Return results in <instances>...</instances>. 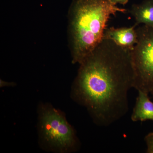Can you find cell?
<instances>
[{
  "instance_id": "7",
  "label": "cell",
  "mask_w": 153,
  "mask_h": 153,
  "mask_svg": "<svg viewBox=\"0 0 153 153\" xmlns=\"http://www.w3.org/2000/svg\"><path fill=\"white\" fill-rule=\"evenodd\" d=\"M135 21L134 25L153 27V0H145L140 4H134L129 10Z\"/></svg>"
},
{
  "instance_id": "6",
  "label": "cell",
  "mask_w": 153,
  "mask_h": 153,
  "mask_svg": "<svg viewBox=\"0 0 153 153\" xmlns=\"http://www.w3.org/2000/svg\"><path fill=\"white\" fill-rule=\"evenodd\" d=\"M147 93L138 91L135 104L131 116L132 121H153V102Z\"/></svg>"
},
{
  "instance_id": "5",
  "label": "cell",
  "mask_w": 153,
  "mask_h": 153,
  "mask_svg": "<svg viewBox=\"0 0 153 153\" xmlns=\"http://www.w3.org/2000/svg\"><path fill=\"white\" fill-rule=\"evenodd\" d=\"M136 27L135 25L130 27H107L103 39L111 40L118 46L131 51L137 42Z\"/></svg>"
},
{
  "instance_id": "11",
  "label": "cell",
  "mask_w": 153,
  "mask_h": 153,
  "mask_svg": "<svg viewBox=\"0 0 153 153\" xmlns=\"http://www.w3.org/2000/svg\"><path fill=\"white\" fill-rule=\"evenodd\" d=\"M150 94H152V97L153 98V90L152 91H151V93Z\"/></svg>"
},
{
  "instance_id": "8",
  "label": "cell",
  "mask_w": 153,
  "mask_h": 153,
  "mask_svg": "<svg viewBox=\"0 0 153 153\" xmlns=\"http://www.w3.org/2000/svg\"><path fill=\"white\" fill-rule=\"evenodd\" d=\"M144 140L146 145V153H153V132L147 134L145 136Z\"/></svg>"
},
{
  "instance_id": "1",
  "label": "cell",
  "mask_w": 153,
  "mask_h": 153,
  "mask_svg": "<svg viewBox=\"0 0 153 153\" xmlns=\"http://www.w3.org/2000/svg\"><path fill=\"white\" fill-rule=\"evenodd\" d=\"M131 51L103 39L79 64L73 95L99 126H108L128 111L134 81Z\"/></svg>"
},
{
  "instance_id": "10",
  "label": "cell",
  "mask_w": 153,
  "mask_h": 153,
  "mask_svg": "<svg viewBox=\"0 0 153 153\" xmlns=\"http://www.w3.org/2000/svg\"><path fill=\"white\" fill-rule=\"evenodd\" d=\"M15 85V83H13V82H6V81H3L2 80H1V87H4V86H13V85Z\"/></svg>"
},
{
  "instance_id": "2",
  "label": "cell",
  "mask_w": 153,
  "mask_h": 153,
  "mask_svg": "<svg viewBox=\"0 0 153 153\" xmlns=\"http://www.w3.org/2000/svg\"><path fill=\"white\" fill-rule=\"evenodd\" d=\"M126 12L109 0H73L67 30L72 63L79 64L100 44L111 16Z\"/></svg>"
},
{
  "instance_id": "4",
  "label": "cell",
  "mask_w": 153,
  "mask_h": 153,
  "mask_svg": "<svg viewBox=\"0 0 153 153\" xmlns=\"http://www.w3.org/2000/svg\"><path fill=\"white\" fill-rule=\"evenodd\" d=\"M40 124L42 138L50 148L63 153L76 148L77 141L74 129L59 111L42 106Z\"/></svg>"
},
{
  "instance_id": "3",
  "label": "cell",
  "mask_w": 153,
  "mask_h": 153,
  "mask_svg": "<svg viewBox=\"0 0 153 153\" xmlns=\"http://www.w3.org/2000/svg\"><path fill=\"white\" fill-rule=\"evenodd\" d=\"M136 30L137 42L131 51L133 88L150 94L153 89V27L142 25Z\"/></svg>"
},
{
  "instance_id": "9",
  "label": "cell",
  "mask_w": 153,
  "mask_h": 153,
  "mask_svg": "<svg viewBox=\"0 0 153 153\" xmlns=\"http://www.w3.org/2000/svg\"><path fill=\"white\" fill-rule=\"evenodd\" d=\"M109 1L114 4H120L123 6L126 5L128 2V0H109Z\"/></svg>"
}]
</instances>
